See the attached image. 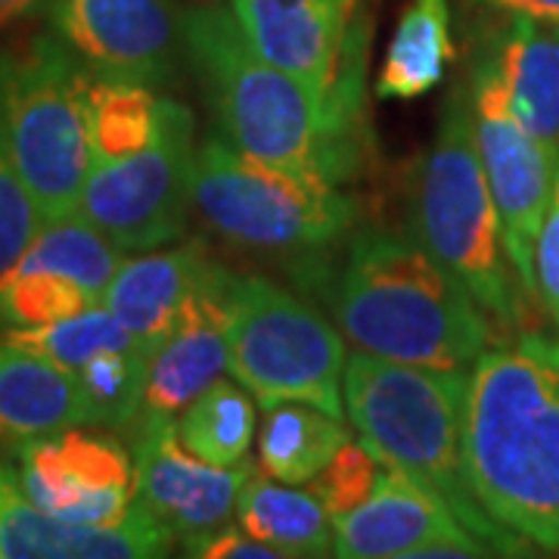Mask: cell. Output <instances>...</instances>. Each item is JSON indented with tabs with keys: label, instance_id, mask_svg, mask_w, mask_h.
I'll list each match as a JSON object with an SVG mask.
<instances>
[{
	"label": "cell",
	"instance_id": "8fae6325",
	"mask_svg": "<svg viewBox=\"0 0 559 559\" xmlns=\"http://www.w3.org/2000/svg\"><path fill=\"white\" fill-rule=\"evenodd\" d=\"M28 503L69 522L116 525L138 500V463L119 439L72 426L13 448Z\"/></svg>",
	"mask_w": 559,
	"mask_h": 559
},
{
	"label": "cell",
	"instance_id": "7402d4cb",
	"mask_svg": "<svg viewBox=\"0 0 559 559\" xmlns=\"http://www.w3.org/2000/svg\"><path fill=\"white\" fill-rule=\"evenodd\" d=\"M451 60L454 40L448 0H411L389 40L377 79V97L417 100L441 84Z\"/></svg>",
	"mask_w": 559,
	"mask_h": 559
},
{
	"label": "cell",
	"instance_id": "e575fe53",
	"mask_svg": "<svg viewBox=\"0 0 559 559\" xmlns=\"http://www.w3.org/2000/svg\"><path fill=\"white\" fill-rule=\"evenodd\" d=\"M44 0H0V28L13 25L22 16H28L32 10H38Z\"/></svg>",
	"mask_w": 559,
	"mask_h": 559
},
{
	"label": "cell",
	"instance_id": "7c38bea8",
	"mask_svg": "<svg viewBox=\"0 0 559 559\" xmlns=\"http://www.w3.org/2000/svg\"><path fill=\"white\" fill-rule=\"evenodd\" d=\"M53 35L91 75L165 84L178 69L183 13L175 0H50Z\"/></svg>",
	"mask_w": 559,
	"mask_h": 559
},
{
	"label": "cell",
	"instance_id": "9a60e30c",
	"mask_svg": "<svg viewBox=\"0 0 559 559\" xmlns=\"http://www.w3.org/2000/svg\"><path fill=\"white\" fill-rule=\"evenodd\" d=\"M175 540L140 500L116 525L69 522L28 503L13 479L0 507V559H156L168 557Z\"/></svg>",
	"mask_w": 559,
	"mask_h": 559
},
{
	"label": "cell",
	"instance_id": "3957f363",
	"mask_svg": "<svg viewBox=\"0 0 559 559\" xmlns=\"http://www.w3.org/2000/svg\"><path fill=\"white\" fill-rule=\"evenodd\" d=\"M469 370H432L367 352L345 360V417L385 466L436 491L495 557L532 554L528 540L485 513L463 469V399Z\"/></svg>",
	"mask_w": 559,
	"mask_h": 559
},
{
	"label": "cell",
	"instance_id": "7a4b0ae2",
	"mask_svg": "<svg viewBox=\"0 0 559 559\" xmlns=\"http://www.w3.org/2000/svg\"><path fill=\"white\" fill-rule=\"evenodd\" d=\"M333 314L345 340L373 358L469 370L491 348L488 311L426 246L370 230L348 249Z\"/></svg>",
	"mask_w": 559,
	"mask_h": 559
},
{
	"label": "cell",
	"instance_id": "cb8c5ba5",
	"mask_svg": "<svg viewBox=\"0 0 559 559\" xmlns=\"http://www.w3.org/2000/svg\"><path fill=\"white\" fill-rule=\"evenodd\" d=\"M121 264H124V249L109 240L81 212H75L66 218L44 221L35 242L10 274L53 271L62 277L79 280L94 299L103 301V293L109 289Z\"/></svg>",
	"mask_w": 559,
	"mask_h": 559
},
{
	"label": "cell",
	"instance_id": "277c9868",
	"mask_svg": "<svg viewBox=\"0 0 559 559\" xmlns=\"http://www.w3.org/2000/svg\"><path fill=\"white\" fill-rule=\"evenodd\" d=\"M183 50L215 112L218 138L283 168L326 175V100L264 60L230 10H187Z\"/></svg>",
	"mask_w": 559,
	"mask_h": 559
},
{
	"label": "cell",
	"instance_id": "2e32d148",
	"mask_svg": "<svg viewBox=\"0 0 559 559\" xmlns=\"http://www.w3.org/2000/svg\"><path fill=\"white\" fill-rule=\"evenodd\" d=\"M242 35L267 62L330 97L352 32L355 0H230Z\"/></svg>",
	"mask_w": 559,
	"mask_h": 559
},
{
	"label": "cell",
	"instance_id": "836d02e7",
	"mask_svg": "<svg viewBox=\"0 0 559 559\" xmlns=\"http://www.w3.org/2000/svg\"><path fill=\"white\" fill-rule=\"evenodd\" d=\"M476 3H485L510 16H528V20L559 25V0H476Z\"/></svg>",
	"mask_w": 559,
	"mask_h": 559
},
{
	"label": "cell",
	"instance_id": "4dcf8cb0",
	"mask_svg": "<svg viewBox=\"0 0 559 559\" xmlns=\"http://www.w3.org/2000/svg\"><path fill=\"white\" fill-rule=\"evenodd\" d=\"M40 227H44V218H40L38 202L32 200L28 187L16 175L0 138V280L20 264Z\"/></svg>",
	"mask_w": 559,
	"mask_h": 559
},
{
	"label": "cell",
	"instance_id": "5bb4252c",
	"mask_svg": "<svg viewBox=\"0 0 559 559\" xmlns=\"http://www.w3.org/2000/svg\"><path fill=\"white\" fill-rule=\"evenodd\" d=\"M237 283L240 277H234L224 264L209 261L193 296L180 311L175 333L150 358L143 411L178 417L230 367L227 330L234 318Z\"/></svg>",
	"mask_w": 559,
	"mask_h": 559
},
{
	"label": "cell",
	"instance_id": "9c48e42d",
	"mask_svg": "<svg viewBox=\"0 0 559 559\" xmlns=\"http://www.w3.org/2000/svg\"><path fill=\"white\" fill-rule=\"evenodd\" d=\"M197 156L193 112L162 100L159 138L134 156L91 165L79 212L128 252L175 242L193 205Z\"/></svg>",
	"mask_w": 559,
	"mask_h": 559
},
{
	"label": "cell",
	"instance_id": "1f68e13d",
	"mask_svg": "<svg viewBox=\"0 0 559 559\" xmlns=\"http://www.w3.org/2000/svg\"><path fill=\"white\" fill-rule=\"evenodd\" d=\"M535 301L559 330V165L554 197L547 205V215L540 221V234L535 242Z\"/></svg>",
	"mask_w": 559,
	"mask_h": 559
},
{
	"label": "cell",
	"instance_id": "44dd1931",
	"mask_svg": "<svg viewBox=\"0 0 559 559\" xmlns=\"http://www.w3.org/2000/svg\"><path fill=\"white\" fill-rule=\"evenodd\" d=\"M240 525L274 550L289 557H333V516L308 488L252 473L237 503Z\"/></svg>",
	"mask_w": 559,
	"mask_h": 559
},
{
	"label": "cell",
	"instance_id": "e0dca14e",
	"mask_svg": "<svg viewBox=\"0 0 559 559\" xmlns=\"http://www.w3.org/2000/svg\"><path fill=\"white\" fill-rule=\"evenodd\" d=\"M333 528V557L342 559H411L432 540L473 535L436 491L395 466H385L370 498Z\"/></svg>",
	"mask_w": 559,
	"mask_h": 559
},
{
	"label": "cell",
	"instance_id": "30bf717a",
	"mask_svg": "<svg viewBox=\"0 0 559 559\" xmlns=\"http://www.w3.org/2000/svg\"><path fill=\"white\" fill-rule=\"evenodd\" d=\"M469 100L481 165L503 227V246L525 299H535V242L554 197L557 162L513 116L491 57L476 62Z\"/></svg>",
	"mask_w": 559,
	"mask_h": 559
},
{
	"label": "cell",
	"instance_id": "83f0119b",
	"mask_svg": "<svg viewBox=\"0 0 559 559\" xmlns=\"http://www.w3.org/2000/svg\"><path fill=\"white\" fill-rule=\"evenodd\" d=\"M75 373L87 401L91 426H131L143 414L150 355L140 345L100 352Z\"/></svg>",
	"mask_w": 559,
	"mask_h": 559
},
{
	"label": "cell",
	"instance_id": "ac0fdd59",
	"mask_svg": "<svg viewBox=\"0 0 559 559\" xmlns=\"http://www.w3.org/2000/svg\"><path fill=\"white\" fill-rule=\"evenodd\" d=\"M209 261L212 255L200 240L124 259L109 289L103 293V305L153 358L162 342L175 333L180 311L193 296Z\"/></svg>",
	"mask_w": 559,
	"mask_h": 559
},
{
	"label": "cell",
	"instance_id": "ffe728a7",
	"mask_svg": "<svg viewBox=\"0 0 559 559\" xmlns=\"http://www.w3.org/2000/svg\"><path fill=\"white\" fill-rule=\"evenodd\" d=\"M491 60L513 116L559 165V25L513 16Z\"/></svg>",
	"mask_w": 559,
	"mask_h": 559
},
{
	"label": "cell",
	"instance_id": "f1b7e54d",
	"mask_svg": "<svg viewBox=\"0 0 559 559\" xmlns=\"http://www.w3.org/2000/svg\"><path fill=\"white\" fill-rule=\"evenodd\" d=\"M94 299L79 280L53 271L7 274L0 280V330L10 326H47L57 320L75 318L94 308Z\"/></svg>",
	"mask_w": 559,
	"mask_h": 559
},
{
	"label": "cell",
	"instance_id": "ba28073f",
	"mask_svg": "<svg viewBox=\"0 0 559 559\" xmlns=\"http://www.w3.org/2000/svg\"><path fill=\"white\" fill-rule=\"evenodd\" d=\"M227 342L230 373L264 411L301 401L345 419V342L311 301L271 280L242 277Z\"/></svg>",
	"mask_w": 559,
	"mask_h": 559
},
{
	"label": "cell",
	"instance_id": "484cf974",
	"mask_svg": "<svg viewBox=\"0 0 559 559\" xmlns=\"http://www.w3.org/2000/svg\"><path fill=\"white\" fill-rule=\"evenodd\" d=\"M162 100L150 84L91 79L87 121H91V165L116 162L146 150L159 138Z\"/></svg>",
	"mask_w": 559,
	"mask_h": 559
},
{
	"label": "cell",
	"instance_id": "603a6c76",
	"mask_svg": "<svg viewBox=\"0 0 559 559\" xmlns=\"http://www.w3.org/2000/svg\"><path fill=\"white\" fill-rule=\"evenodd\" d=\"M352 441L345 419L301 401L267 407L259 432V469L286 485H308Z\"/></svg>",
	"mask_w": 559,
	"mask_h": 559
},
{
	"label": "cell",
	"instance_id": "4316f807",
	"mask_svg": "<svg viewBox=\"0 0 559 559\" xmlns=\"http://www.w3.org/2000/svg\"><path fill=\"white\" fill-rule=\"evenodd\" d=\"M0 336L16 342L28 352H38L44 358L57 360L72 373L100 352L138 345L134 336L124 330V323L103 301L75 318L57 320L47 326H10V330H0Z\"/></svg>",
	"mask_w": 559,
	"mask_h": 559
},
{
	"label": "cell",
	"instance_id": "6da1fadb",
	"mask_svg": "<svg viewBox=\"0 0 559 559\" xmlns=\"http://www.w3.org/2000/svg\"><path fill=\"white\" fill-rule=\"evenodd\" d=\"M463 469L491 520L559 554V340L525 333L469 367Z\"/></svg>",
	"mask_w": 559,
	"mask_h": 559
},
{
	"label": "cell",
	"instance_id": "d4e9b609",
	"mask_svg": "<svg viewBox=\"0 0 559 559\" xmlns=\"http://www.w3.org/2000/svg\"><path fill=\"white\" fill-rule=\"evenodd\" d=\"M252 399L255 395L242 382L240 385L230 380L212 382L200 399L190 401L175 419L180 444L190 454L215 466L246 463V454L259 429Z\"/></svg>",
	"mask_w": 559,
	"mask_h": 559
},
{
	"label": "cell",
	"instance_id": "d6a6232c",
	"mask_svg": "<svg viewBox=\"0 0 559 559\" xmlns=\"http://www.w3.org/2000/svg\"><path fill=\"white\" fill-rule=\"evenodd\" d=\"M183 544V554L187 557H202V559H283L280 550H274L271 544H264L255 535H249L246 528H234V525H224L218 532H209L200 538L180 540Z\"/></svg>",
	"mask_w": 559,
	"mask_h": 559
},
{
	"label": "cell",
	"instance_id": "d6986e66",
	"mask_svg": "<svg viewBox=\"0 0 559 559\" xmlns=\"http://www.w3.org/2000/svg\"><path fill=\"white\" fill-rule=\"evenodd\" d=\"M91 426L79 373L0 336V448Z\"/></svg>",
	"mask_w": 559,
	"mask_h": 559
},
{
	"label": "cell",
	"instance_id": "5b68a950",
	"mask_svg": "<svg viewBox=\"0 0 559 559\" xmlns=\"http://www.w3.org/2000/svg\"><path fill=\"white\" fill-rule=\"evenodd\" d=\"M414 230L417 240L473 293L488 318L503 326L520 323L525 293L503 246V227L481 165L466 87L448 94L439 134L419 168Z\"/></svg>",
	"mask_w": 559,
	"mask_h": 559
},
{
	"label": "cell",
	"instance_id": "f546056e",
	"mask_svg": "<svg viewBox=\"0 0 559 559\" xmlns=\"http://www.w3.org/2000/svg\"><path fill=\"white\" fill-rule=\"evenodd\" d=\"M382 469H385V463L373 448H367L364 441L360 444L348 441L305 488L326 507V513L333 520H340L370 498Z\"/></svg>",
	"mask_w": 559,
	"mask_h": 559
},
{
	"label": "cell",
	"instance_id": "4fadbf2b",
	"mask_svg": "<svg viewBox=\"0 0 559 559\" xmlns=\"http://www.w3.org/2000/svg\"><path fill=\"white\" fill-rule=\"evenodd\" d=\"M134 426L140 503H146L178 540L224 528L240 503L242 485L255 473L252 463H205L180 444L175 417L165 414L143 411Z\"/></svg>",
	"mask_w": 559,
	"mask_h": 559
},
{
	"label": "cell",
	"instance_id": "52a82bcc",
	"mask_svg": "<svg viewBox=\"0 0 559 559\" xmlns=\"http://www.w3.org/2000/svg\"><path fill=\"white\" fill-rule=\"evenodd\" d=\"M193 205L224 240L267 252L330 246L355 221L336 180L249 156L224 138L200 146Z\"/></svg>",
	"mask_w": 559,
	"mask_h": 559
},
{
	"label": "cell",
	"instance_id": "d590c367",
	"mask_svg": "<svg viewBox=\"0 0 559 559\" xmlns=\"http://www.w3.org/2000/svg\"><path fill=\"white\" fill-rule=\"evenodd\" d=\"M13 479H16V476H13L10 469H3V466H0V507H3V495H7V488L13 485Z\"/></svg>",
	"mask_w": 559,
	"mask_h": 559
},
{
	"label": "cell",
	"instance_id": "8992f818",
	"mask_svg": "<svg viewBox=\"0 0 559 559\" xmlns=\"http://www.w3.org/2000/svg\"><path fill=\"white\" fill-rule=\"evenodd\" d=\"M91 69L57 35L0 53V138L44 221L75 215L91 171Z\"/></svg>",
	"mask_w": 559,
	"mask_h": 559
}]
</instances>
